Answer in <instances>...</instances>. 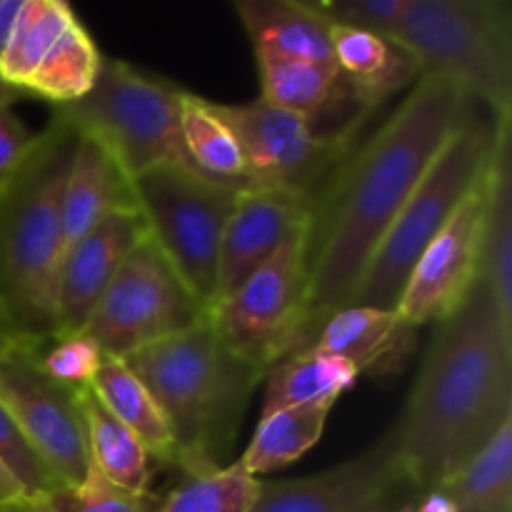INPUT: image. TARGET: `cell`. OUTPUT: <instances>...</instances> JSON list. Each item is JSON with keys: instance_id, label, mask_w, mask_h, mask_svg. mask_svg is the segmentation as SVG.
I'll use <instances>...</instances> for the list:
<instances>
[{"instance_id": "1", "label": "cell", "mask_w": 512, "mask_h": 512, "mask_svg": "<svg viewBox=\"0 0 512 512\" xmlns=\"http://www.w3.org/2000/svg\"><path fill=\"white\" fill-rule=\"evenodd\" d=\"M473 105L450 78L420 75L395 113L340 165L310 215L308 298L293 355L348 305L380 240Z\"/></svg>"}, {"instance_id": "2", "label": "cell", "mask_w": 512, "mask_h": 512, "mask_svg": "<svg viewBox=\"0 0 512 512\" xmlns=\"http://www.w3.org/2000/svg\"><path fill=\"white\" fill-rule=\"evenodd\" d=\"M512 420V325L483 278L445 315L393 425L418 493L438 488Z\"/></svg>"}, {"instance_id": "3", "label": "cell", "mask_w": 512, "mask_h": 512, "mask_svg": "<svg viewBox=\"0 0 512 512\" xmlns=\"http://www.w3.org/2000/svg\"><path fill=\"white\" fill-rule=\"evenodd\" d=\"M78 138L55 113L23 163L0 183V320L15 340L30 345L55 338L60 200Z\"/></svg>"}, {"instance_id": "4", "label": "cell", "mask_w": 512, "mask_h": 512, "mask_svg": "<svg viewBox=\"0 0 512 512\" xmlns=\"http://www.w3.org/2000/svg\"><path fill=\"white\" fill-rule=\"evenodd\" d=\"M158 403L175 443V468L208 475L235 445L263 373L238 358L208 318L123 358Z\"/></svg>"}, {"instance_id": "5", "label": "cell", "mask_w": 512, "mask_h": 512, "mask_svg": "<svg viewBox=\"0 0 512 512\" xmlns=\"http://www.w3.org/2000/svg\"><path fill=\"white\" fill-rule=\"evenodd\" d=\"M493 140L495 123H485L473 110L415 185L408 203L380 240L348 305L378 310L398 308L420 253L445 228L485 175Z\"/></svg>"}, {"instance_id": "6", "label": "cell", "mask_w": 512, "mask_h": 512, "mask_svg": "<svg viewBox=\"0 0 512 512\" xmlns=\"http://www.w3.org/2000/svg\"><path fill=\"white\" fill-rule=\"evenodd\" d=\"M420 75H443L512 118V8L505 0H408L395 38Z\"/></svg>"}, {"instance_id": "7", "label": "cell", "mask_w": 512, "mask_h": 512, "mask_svg": "<svg viewBox=\"0 0 512 512\" xmlns=\"http://www.w3.org/2000/svg\"><path fill=\"white\" fill-rule=\"evenodd\" d=\"M183 90L140 73L123 60L103 58L93 90L55 108L80 135L98 140L128 180L158 165H190L180 130Z\"/></svg>"}, {"instance_id": "8", "label": "cell", "mask_w": 512, "mask_h": 512, "mask_svg": "<svg viewBox=\"0 0 512 512\" xmlns=\"http://www.w3.org/2000/svg\"><path fill=\"white\" fill-rule=\"evenodd\" d=\"M245 188L208 178L190 165H158L130 180L145 233L208 310L225 223Z\"/></svg>"}, {"instance_id": "9", "label": "cell", "mask_w": 512, "mask_h": 512, "mask_svg": "<svg viewBox=\"0 0 512 512\" xmlns=\"http://www.w3.org/2000/svg\"><path fill=\"white\" fill-rule=\"evenodd\" d=\"M308 233L310 220L235 293L208 310L218 338L263 375L298 348L308 298Z\"/></svg>"}, {"instance_id": "10", "label": "cell", "mask_w": 512, "mask_h": 512, "mask_svg": "<svg viewBox=\"0 0 512 512\" xmlns=\"http://www.w3.org/2000/svg\"><path fill=\"white\" fill-rule=\"evenodd\" d=\"M205 318L208 308L145 233L110 280L83 333L98 343L103 355L128 358Z\"/></svg>"}, {"instance_id": "11", "label": "cell", "mask_w": 512, "mask_h": 512, "mask_svg": "<svg viewBox=\"0 0 512 512\" xmlns=\"http://www.w3.org/2000/svg\"><path fill=\"white\" fill-rule=\"evenodd\" d=\"M218 108L238 135L248 183L298 195L313 208L353 153V138L320 135L310 120L260 98Z\"/></svg>"}, {"instance_id": "12", "label": "cell", "mask_w": 512, "mask_h": 512, "mask_svg": "<svg viewBox=\"0 0 512 512\" xmlns=\"http://www.w3.org/2000/svg\"><path fill=\"white\" fill-rule=\"evenodd\" d=\"M0 403L58 485H80L90 473L78 390L55 383L38 345L13 340L0 350Z\"/></svg>"}, {"instance_id": "13", "label": "cell", "mask_w": 512, "mask_h": 512, "mask_svg": "<svg viewBox=\"0 0 512 512\" xmlns=\"http://www.w3.org/2000/svg\"><path fill=\"white\" fill-rule=\"evenodd\" d=\"M405 488L413 483L390 428L378 445L335 468L308 478L260 483L248 512H385Z\"/></svg>"}, {"instance_id": "14", "label": "cell", "mask_w": 512, "mask_h": 512, "mask_svg": "<svg viewBox=\"0 0 512 512\" xmlns=\"http://www.w3.org/2000/svg\"><path fill=\"white\" fill-rule=\"evenodd\" d=\"M483 243V178L460 203L445 228L420 253L395 313L405 325L418 330L425 323H440L455 310L480 275Z\"/></svg>"}, {"instance_id": "15", "label": "cell", "mask_w": 512, "mask_h": 512, "mask_svg": "<svg viewBox=\"0 0 512 512\" xmlns=\"http://www.w3.org/2000/svg\"><path fill=\"white\" fill-rule=\"evenodd\" d=\"M143 238L145 223L138 210L120 208L105 215L63 255L55 295V338L83 333L110 280Z\"/></svg>"}, {"instance_id": "16", "label": "cell", "mask_w": 512, "mask_h": 512, "mask_svg": "<svg viewBox=\"0 0 512 512\" xmlns=\"http://www.w3.org/2000/svg\"><path fill=\"white\" fill-rule=\"evenodd\" d=\"M310 215L313 205L298 195L248 185L240 193L220 240L213 305L235 293L260 265L268 263L280 245L308 223Z\"/></svg>"}, {"instance_id": "17", "label": "cell", "mask_w": 512, "mask_h": 512, "mask_svg": "<svg viewBox=\"0 0 512 512\" xmlns=\"http://www.w3.org/2000/svg\"><path fill=\"white\" fill-rule=\"evenodd\" d=\"M415 333L395 310L345 305L325 320L308 350L345 360L358 375H393L408 360Z\"/></svg>"}, {"instance_id": "18", "label": "cell", "mask_w": 512, "mask_h": 512, "mask_svg": "<svg viewBox=\"0 0 512 512\" xmlns=\"http://www.w3.org/2000/svg\"><path fill=\"white\" fill-rule=\"evenodd\" d=\"M135 208L128 175L98 140L80 135L60 200L63 255L108 213Z\"/></svg>"}, {"instance_id": "19", "label": "cell", "mask_w": 512, "mask_h": 512, "mask_svg": "<svg viewBox=\"0 0 512 512\" xmlns=\"http://www.w3.org/2000/svg\"><path fill=\"white\" fill-rule=\"evenodd\" d=\"M480 278L512 325V118H495V140L483 175Z\"/></svg>"}, {"instance_id": "20", "label": "cell", "mask_w": 512, "mask_h": 512, "mask_svg": "<svg viewBox=\"0 0 512 512\" xmlns=\"http://www.w3.org/2000/svg\"><path fill=\"white\" fill-rule=\"evenodd\" d=\"M235 13L255 55L303 60L338 73L330 23L305 0H238Z\"/></svg>"}, {"instance_id": "21", "label": "cell", "mask_w": 512, "mask_h": 512, "mask_svg": "<svg viewBox=\"0 0 512 512\" xmlns=\"http://www.w3.org/2000/svg\"><path fill=\"white\" fill-rule=\"evenodd\" d=\"M330 43L340 80L368 113L398 90L418 83V63L395 40L345 25H330Z\"/></svg>"}, {"instance_id": "22", "label": "cell", "mask_w": 512, "mask_h": 512, "mask_svg": "<svg viewBox=\"0 0 512 512\" xmlns=\"http://www.w3.org/2000/svg\"><path fill=\"white\" fill-rule=\"evenodd\" d=\"M85 445L90 465L113 485L133 493L150 490V453L145 445L95 398L90 388L78 390Z\"/></svg>"}, {"instance_id": "23", "label": "cell", "mask_w": 512, "mask_h": 512, "mask_svg": "<svg viewBox=\"0 0 512 512\" xmlns=\"http://www.w3.org/2000/svg\"><path fill=\"white\" fill-rule=\"evenodd\" d=\"M90 390L145 445L150 458H158L165 465H175V443L168 423H165L153 395L140 383L138 375L125 365L123 358L103 355V363L90 383Z\"/></svg>"}, {"instance_id": "24", "label": "cell", "mask_w": 512, "mask_h": 512, "mask_svg": "<svg viewBox=\"0 0 512 512\" xmlns=\"http://www.w3.org/2000/svg\"><path fill=\"white\" fill-rule=\"evenodd\" d=\"M358 370L345 360L303 350L280 360L265 375L263 415L293 405H335V400L358 383Z\"/></svg>"}, {"instance_id": "25", "label": "cell", "mask_w": 512, "mask_h": 512, "mask_svg": "<svg viewBox=\"0 0 512 512\" xmlns=\"http://www.w3.org/2000/svg\"><path fill=\"white\" fill-rule=\"evenodd\" d=\"M180 130H183V145L195 170L225 183H248V168H245L243 148L238 135L220 113L218 103L205 100L200 95H180Z\"/></svg>"}, {"instance_id": "26", "label": "cell", "mask_w": 512, "mask_h": 512, "mask_svg": "<svg viewBox=\"0 0 512 512\" xmlns=\"http://www.w3.org/2000/svg\"><path fill=\"white\" fill-rule=\"evenodd\" d=\"M330 410L333 405H293L260 415L253 440L240 455L238 465L253 478L288 468L300 455L318 445Z\"/></svg>"}, {"instance_id": "27", "label": "cell", "mask_w": 512, "mask_h": 512, "mask_svg": "<svg viewBox=\"0 0 512 512\" xmlns=\"http://www.w3.org/2000/svg\"><path fill=\"white\" fill-rule=\"evenodd\" d=\"M438 488L458 512H512V420Z\"/></svg>"}, {"instance_id": "28", "label": "cell", "mask_w": 512, "mask_h": 512, "mask_svg": "<svg viewBox=\"0 0 512 512\" xmlns=\"http://www.w3.org/2000/svg\"><path fill=\"white\" fill-rule=\"evenodd\" d=\"M100 65H103V55L98 45L75 18L55 40L50 53L35 68L23 90L48 100L55 108H63L93 90Z\"/></svg>"}, {"instance_id": "29", "label": "cell", "mask_w": 512, "mask_h": 512, "mask_svg": "<svg viewBox=\"0 0 512 512\" xmlns=\"http://www.w3.org/2000/svg\"><path fill=\"white\" fill-rule=\"evenodd\" d=\"M73 20V8L63 0H23L8 45L0 55V80L8 88L23 90Z\"/></svg>"}, {"instance_id": "30", "label": "cell", "mask_w": 512, "mask_h": 512, "mask_svg": "<svg viewBox=\"0 0 512 512\" xmlns=\"http://www.w3.org/2000/svg\"><path fill=\"white\" fill-rule=\"evenodd\" d=\"M163 498L148 493H133L105 480L90 465L88 478L80 485H53L45 493L28 500L30 512H158Z\"/></svg>"}, {"instance_id": "31", "label": "cell", "mask_w": 512, "mask_h": 512, "mask_svg": "<svg viewBox=\"0 0 512 512\" xmlns=\"http://www.w3.org/2000/svg\"><path fill=\"white\" fill-rule=\"evenodd\" d=\"M258 488L260 480L233 463L215 473L185 478L163 498L158 512H248Z\"/></svg>"}, {"instance_id": "32", "label": "cell", "mask_w": 512, "mask_h": 512, "mask_svg": "<svg viewBox=\"0 0 512 512\" xmlns=\"http://www.w3.org/2000/svg\"><path fill=\"white\" fill-rule=\"evenodd\" d=\"M38 360L45 375L53 378L55 383L70 390H83L93 383L95 373L103 363V350L88 335L78 333L68 335V338H55L53 348L45 353L38 345Z\"/></svg>"}, {"instance_id": "33", "label": "cell", "mask_w": 512, "mask_h": 512, "mask_svg": "<svg viewBox=\"0 0 512 512\" xmlns=\"http://www.w3.org/2000/svg\"><path fill=\"white\" fill-rule=\"evenodd\" d=\"M330 25L365 30L380 38L395 40L403 25L408 0H325L310 3Z\"/></svg>"}, {"instance_id": "34", "label": "cell", "mask_w": 512, "mask_h": 512, "mask_svg": "<svg viewBox=\"0 0 512 512\" xmlns=\"http://www.w3.org/2000/svg\"><path fill=\"white\" fill-rule=\"evenodd\" d=\"M0 465L18 480L28 500L58 485L50 470L43 465V460L35 455L28 440L23 438L3 403H0Z\"/></svg>"}, {"instance_id": "35", "label": "cell", "mask_w": 512, "mask_h": 512, "mask_svg": "<svg viewBox=\"0 0 512 512\" xmlns=\"http://www.w3.org/2000/svg\"><path fill=\"white\" fill-rule=\"evenodd\" d=\"M33 140L35 135L18 118L13 100L0 105V183L10 178L15 168L23 163L25 155L33 148Z\"/></svg>"}, {"instance_id": "36", "label": "cell", "mask_w": 512, "mask_h": 512, "mask_svg": "<svg viewBox=\"0 0 512 512\" xmlns=\"http://www.w3.org/2000/svg\"><path fill=\"white\" fill-rule=\"evenodd\" d=\"M415 512H458V508L443 488H430L420 493V503H415Z\"/></svg>"}, {"instance_id": "37", "label": "cell", "mask_w": 512, "mask_h": 512, "mask_svg": "<svg viewBox=\"0 0 512 512\" xmlns=\"http://www.w3.org/2000/svg\"><path fill=\"white\" fill-rule=\"evenodd\" d=\"M20 8H23V0H0V55H3L5 45H8Z\"/></svg>"}, {"instance_id": "38", "label": "cell", "mask_w": 512, "mask_h": 512, "mask_svg": "<svg viewBox=\"0 0 512 512\" xmlns=\"http://www.w3.org/2000/svg\"><path fill=\"white\" fill-rule=\"evenodd\" d=\"M25 493L23 488L18 485V480L8 473V470L0 465V508L3 505H15V503H25Z\"/></svg>"}, {"instance_id": "39", "label": "cell", "mask_w": 512, "mask_h": 512, "mask_svg": "<svg viewBox=\"0 0 512 512\" xmlns=\"http://www.w3.org/2000/svg\"><path fill=\"white\" fill-rule=\"evenodd\" d=\"M13 340H15V338L8 333V328H5V325H3V320H0V350L8 348V345L13 343Z\"/></svg>"}, {"instance_id": "40", "label": "cell", "mask_w": 512, "mask_h": 512, "mask_svg": "<svg viewBox=\"0 0 512 512\" xmlns=\"http://www.w3.org/2000/svg\"><path fill=\"white\" fill-rule=\"evenodd\" d=\"M13 95H15V90L8 88V85H5L3 80H0V105L10 103V100H13Z\"/></svg>"}, {"instance_id": "41", "label": "cell", "mask_w": 512, "mask_h": 512, "mask_svg": "<svg viewBox=\"0 0 512 512\" xmlns=\"http://www.w3.org/2000/svg\"><path fill=\"white\" fill-rule=\"evenodd\" d=\"M0 512H30L28 500H25V503H15V505H3Z\"/></svg>"}, {"instance_id": "42", "label": "cell", "mask_w": 512, "mask_h": 512, "mask_svg": "<svg viewBox=\"0 0 512 512\" xmlns=\"http://www.w3.org/2000/svg\"><path fill=\"white\" fill-rule=\"evenodd\" d=\"M395 512H415V503H408V505H403V508H400V510H395Z\"/></svg>"}]
</instances>
